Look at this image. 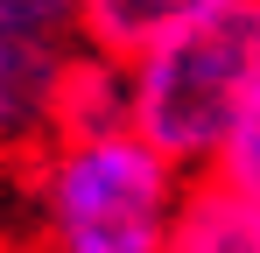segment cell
<instances>
[{"label": "cell", "mask_w": 260, "mask_h": 253, "mask_svg": "<svg viewBox=\"0 0 260 253\" xmlns=\"http://www.w3.org/2000/svg\"><path fill=\"white\" fill-rule=\"evenodd\" d=\"M78 14H85V0H0V21L56 42H78Z\"/></svg>", "instance_id": "cell-8"}, {"label": "cell", "mask_w": 260, "mask_h": 253, "mask_svg": "<svg viewBox=\"0 0 260 253\" xmlns=\"http://www.w3.org/2000/svg\"><path fill=\"white\" fill-rule=\"evenodd\" d=\"M183 190H190L183 162H169L141 126L43 141L36 162L43 253H162Z\"/></svg>", "instance_id": "cell-1"}, {"label": "cell", "mask_w": 260, "mask_h": 253, "mask_svg": "<svg viewBox=\"0 0 260 253\" xmlns=\"http://www.w3.org/2000/svg\"><path fill=\"white\" fill-rule=\"evenodd\" d=\"M162 253H260V197L225 183L218 169H197Z\"/></svg>", "instance_id": "cell-5"}, {"label": "cell", "mask_w": 260, "mask_h": 253, "mask_svg": "<svg viewBox=\"0 0 260 253\" xmlns=\"http://www.w3.org/2000/svg\"><path fill=\"white\" fill-rule=\"evenodd\" d=\"M78 42L28 36L14 21H0V148H43L56 120V84Z\"/></svg>", "instance_id": "cell-3"}, {"label": "cell", "mask_w": 260, "mask_h": 253, "mask_svg": "<svg viewBox=\"0 0 260 253\" xmlns=\"http://www.w3.org/2000/svg\"><path fill=\"white\" fill-rule=\"evenodd\" d=\"M218 0H85L78 14V42L113 49V56H141L148 42H162L169 28H183L190 14H204Z\"/></svg>", "instance_id": "cell-6"}, {"label": "cell", "mask_w": 260, "mask_h": 253, "mask_svg": "<svg viewBox=\"0 0 260 253\" xmlns=\"http://www.w3.org/2000/svg\"><path fill=\"white\" fill-rule=\"evenodd\" d=\"M127 126H134V56L78 42L56 84L49 141H91V134H127Z\"/></svg>", "instance_id": "cell-4"}, {"label": "cell", "mask_w": 260, "mask_h": 253, "mask_svg": "<svg viewBox=\"0 0 260 253\" xmlns=\"http://www.w3.org/2000/svg\"><path fill=\"white\" fill-rule=\"evenodd\" d=\"M260 91V0H218L134 56V126L183 169H211Z\"/></svg>", "instance_id": "cell-2"}, {"label": "cell", "mask_w": 260, "mask_h": 253, "mask_svg": "<svg viewBox=\"0 0 260 253\" xmlns=\"http://www.w3.org/2000/svg\"><path fill=\"white\" fill-rule=\"evenodd\" d=\"M218 176L225 183H239L246 197H260V91L246 99V113L232 120V134H225V148H218Z\"/></svg>", "instance_id": "cell-7"}]
</instances>
